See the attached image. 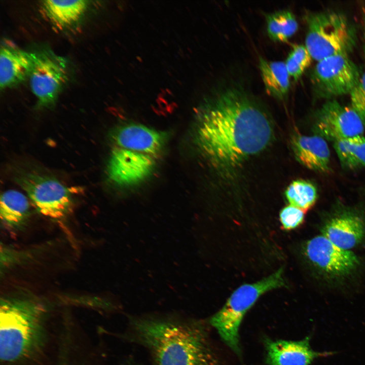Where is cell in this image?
Here are the masks:
<instances>
[{
  "label": "cell",
  "instance_id": "1",
  "mask_svg": "<svg viewBox=\"0 0 365 365\" xmlns=\"http://www.w3.org/2000/svg\"><path fill=\"white\" fill-rule=\"evenodd\" d=\"M196 143L202 156L216 172L229 175L270 143V119L239 87L217 91L197 115Z\"/></svg>",
  "mask_w": 365,
  "mask_h": 365
},
{
  "label": "cell",
  "instance_id": "2",
  "mask_svg": "<svg viewBox=\"0 0 365 365\" xmlns=\"http://www.w3.org/2000/svg\"><path fill=\"white\" fill-rule=\"evenodd\" d=\"M132 325L154 365H224L199 322L138 318Z\"/></svg>",
  "mask_w": 365,
  "mask_h": 365
},
{
  "label": "cell",
  "instance_id": "3",
  "mask_svg": "<svg viewBox=\"0 0 365 365\" xmlns=\"http://www.w3.org/2000/svg\"><path fill=\"white\" fill-rule=\"evenodd\" d=\"M47 308L32 296L15 295L1 298V363L21 365L44 354L48 339Z\"/></svg>",
  "mask_w": 365,
  "mask_h": 365
},
{
  "label": "cell",
  "instance_id": "4",
  "mask_svg": "<svg viewBox=\"0 0 365 365\" xmlns=\"http://www.w3.org/2000/svg\"><path fill=\"white\" fill-rule=\"evenodd\" d=\"M283 273V268H280L260 281L241 285L210 318V324L238 356L241 355L239 330L244 316L262 295L285 286Z\"/></svg>",
  "mask_w": 365,
  "mask_h": 365
},
{
  "label": "cell",
  "instance_id": "5",
  "mask_svg": "<svg viewBox=\"0 0 365 365\" xmlns=\"http://www.w3.org/2000/svg\"><path fill=\"white\" fill-rule=\"evenodd\" d=\"M302 252L315 277L330 286H344L362 269L361 261L352 251L339 247L321 234L306 241Z\"/></svg>",
  "mask_w": 365,
  "mask_h": 365
},
{
  "label": "cell",
  "instance_id": "6",
  "mask_svg": "<svg viewBox=\"0 0 365 365\" xmlns=\"http://www.w3.org/2000/svg\"><path fill=\"white\" fill-rule=\"evenodd\" d=\"M306 20L305 46L317 62L336 55H348L355 46V28L344 14L334 11L313 13Z\"/></svg>",
  "mask_w": 365,
  "mask_h": 365
},
{
  "label": "cell",
  "instance_id": "7",
  "mask_svg": "<svg viewBox=\"0 0 365 365\" xmlns=\"http://www.w3.org/2000/svg\"><path fill=\"white\" fill-rule=\"evenodd\" d=\"M15 179L40 214L51 218L60 219L71 211L73 190L58 180L33 172L20 173Z\"/></svg>",
  "mask_w": 365,
  "mask_h": 365
},
{
  "label": "cell",
  "instance_id": "8",
  "mask_svg": "<svg viewBox=\"0 0 365 365\" xmlns=\"http://www.w3.org/2000/svg\"><path fill=\"white\" fill-rule=\"evenodd\" d=\"M29 76L31 90L40 107H48L56 102L68 79V61L49 49L35 52Z\"/></svg>",
  "mask_w": 365,
  "mask_h": 365
},
{
  "label": "cell",
  "instance_id": "9",
  "mask_svg": "<svg viewBox=\"0 0 365 365\" xmlns=\"http://www.w3.org/2000/svg\"><path fill=\"white\" fill-rule=\"evenodd\" d=\"M360 76L357 66L348 55L339 54L317 62L312 72L315 93L322 98L350 94Z\"/></svg>",
  "mask_w": 365,
  "mask_h": 365
},
{
  "label": "cell",
  "instance_id": "10",
  "mask_svg": "<svg viewBox=\"0 0 365 365\" xmlns=\"http://www.w3.org/2000/svg\"><path fill=\"white\" fill-rule=\"evenodd\" d=\"M314 128L318 135L335 142L362 135L365 122L351 106L334 99L326 102L318 111Z\"/></svg>",
  "mask_w": 365,
  "mask_h": 365
},
{
  "label": "cell",
  "instance_id": "11",
  "mask_svg": "<svg viewBox=\"0 0 365 365\" xmlns=\"http://www.w3.org/2000/svg\"><path fill=\"white\" fill-rule=\"evenodd\" d=\"M320 232L339 247L352 251L365 243V213L353 208L336 209L324 218Z\"/></svg>",
  "mask_w": 365,
  "mask_h": 365
},
{
  "label": "cell",
  "instance_id": "12",
  "mask_svg": "<svg viewBox=\"0 0 365 365\" xmlns=\"http://www.w3.org/2000/svg\"><path fill=\"white\" fill-rule=\"evenodd\" d=\"M154 166L152 156L117 147L110 155L107 173L108 178L115 184L129 186L147 178Z\"/></svg>",
  "mask_w": 365,
  "mask_h": 365
},
{
  "label": "cell",
  "instance_id": "13",
  "mask_svg": "<svg viewBox=\"0 0 365 365\" xmlns=\"http://www.w3.org/2000/svg\"><path fill=\"white\" fill-rule=\"evenodd\" d=\"M310 337L291 341L263 339L265 361L268 365H311L316 358L333 354L332 352H318L312 349Z\"/></svg>",
  "mask_w": 365,
  "mask_h": 365
},
{
  "label": "cell",
  "instance_id": "14",
  "mask_svg": "<svg viewBox=\"0 0 365 365\" xmlns=\"http://www.w3.org/2000/svg\"><path fill=\"white\" fill-rule=\"evenodd\" d=\"M112 138L118 148L151 156L162 149L166 140L162 132L136 124L119 127Z\"/></svg>",
  "mask_w": 365,
  "mask_h": 365
},
{
  "label": "cell",
  "instance_id": "15",
  "mask_svg": "<svg viewBox=\"0 0 365 365\" xmlns=\"http://www.w3.org/2000/svg\"><path fill=\"white\" fill-rule=\"evenodd\" d=\"M291 147L296 159L307 168L321 173L330 170V151L321 136L294 135Z\"/></svg>",
  "mask_w": 365,
  "mask_h": 365
},
{
  "label": "cell",
  "instance_id": "16",
  "mask_svg": "<svg viewBox=\"0 0 365 365\" xmlns=\"http://www.w3.org/2000/svg\"><path fill=\"white\" fill-rule=\"evenodd\" d=\"M35 57V52L12 45L2 46L0 52L1 89L13 86L29 77Z\"/></svg>",
  "mask_w": 365,
  "mask_h": 365
},
{
  "label": "cell",
  "instance_id": "17",
  "mask_svg": "<svg viewBox=\"0 0 365 365\" xmlns=\"http://www.w3.org/2000/svg\"><path fill=\"white\" fill-rule=\"evenodd\" d=\"M0 215L4 225L14 230H20L27 224L30 215L29 203L22 193L8 190L1 196Z\"/></svg>",
  "mask_w": 365,
  "mask_h": 365
},
{
  "label": "cell",
  "instance_id": "18",
  "mask_svg": "<svg viewBox=\"0 0 365 365\" xmlns=\"http://www.w3.org/2000/svg\"><path fill=\"white\" fill-rule=\"evenodd\" d=\"M89 1H53L42 2V7L45 14L52 21L60 27H65L77 22L86 11Z\"/></svg>",
  "mask_w": 365,
  "mask_h": 365
},
{
  "label": "cell",
  "instance_id": "19",
  "mask_svg": "<svg viewBox=\"0 0 365 365\" xmlns=\"http://www.w3.org/2000/svg\"><path fill=\"white\" fill-rule=\"evenodd\" d=\"M259 67L267 92L279 99L285 97L290 86L285 62L268 61L260 57Z\"/></svg>",
  "mask_w": 365,
  "mask_h": 365
},
{
  "label": "cell",
  "instance_id": "20",
  "mask_svg": "<svg viewBox=\"0 0 365 365\" xmlns=\"http://www.w3.org/2000/svg\"><path fill=\"white\" fill-rule=\"evenodd\" d=\"M341 164L345 168L365 167V137L359 135L334 142Z\"/></svg>",
  "mask_w": 365,
  "mask_h": 365
},
{
  "label": "cell",
  "instance_id": "21",
  "mask_svg": "<svg viewBox=\"0 0 365 365\" xmlns=\"http://www.w3.org/2000/svg\"><path fill=\"white\" fill-rule=\"evenodd\" d=\"M266 18L268 34L274 41H287L298 29L295 16L288 10L268 14Z\"/></svg>",
  "mask_w": 365,
  "mask_h": 365
},
{
  "label": "cell",
  "instance_id": "22",
  "mask_svg": "<svg viewBox=\"0 0 365 365\" xmlns=\"http://www.w3.org/2000/svg\"><path fill=\"white\" fill-rule=\"evenodd\" d=\"M285 196L290 205L305 212L315 204L317 193L316 187L311 182L299 179L288 186Z\"/></svg>",
  "mask_w": 365,
  "mask_h": 365
},
{
  "label": "cell",
  "instance_id": "23",
  "mask_svg": "<svg viewBox=\"0 0 365 365\" xmlns=\"http://www.w3.org/2000/svg\"><path fill=\"white\" fill-rule=\"evenodd\" d=\"M312 58L305 46L294 45L285 62L289 76L297 80L310 65Z\"/></svg>",
  "mask_w": 365,
  "mask_h": 365
},
{
  "label": "cell",
  "instance_id": "24",
  "mask_svg": "<svg viewBox=\"0 0 365 365\" xmlns=\"http://www.w3.org/2000/svg\"><path fill=\"white\" fill-rule=\"evenodd\" d=\"M305 212L290 204L284 207L279 214L280 221L285 230L294 229L301 225L304 220Z\"/></svg>",
  "mask_w": 365,
  "mask_h": 365
},
{
  "label": "cell",
  "instance_id": "25",
  "mask_svg": "<svg viewBox=\"0 0 365 365\" xmlns=\"http://www.w3.org/2000/svg\"><path fill=\"white\" fill-rule=\"evenodd\" d=\"M349 95L350 106L365 122V72Z\"/></svg>",
  "mask_w": 365,
  "mask_h": 365
},
{
  "label": "cell",
  "instance_id": "26",
  "mask_svg": "<svg viewBox=\"0 0 365 365\" xmlns=\"http://www.w3.org/2000/svg\"><path fill=\"white\" fill-rule=\"evenodd\" d=\"M364 41H365V17L364 19Z\"/></svg>",
  "mask_w": 365,
  "mask_h": 365
}]
</instances>
